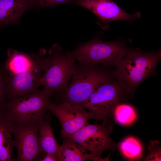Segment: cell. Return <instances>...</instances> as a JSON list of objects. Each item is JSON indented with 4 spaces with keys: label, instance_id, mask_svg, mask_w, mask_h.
Segmentation results:
<instances>
[{
    "label": "cell",
    "instance_id": "cell-15",
    "mask_svg": "<svg viewBox=\"0 0 161 161\" xmlns=\"http://www.w3.org/2000/svg\"><path fill=\"white\" fill-rule=\"evenodd\" d=\"M58 161H84L92 160L99 161L97 158L70 138L62 139Z\"/></svg>",
    "mask_w": 161,
    "mask_h": 161
},
{
    "label": "cell",
    "instance_id": "cell-18",
    "mask_svg": "<svg viewBox=\"0 0 161 161\" xmlns=\"http://www.w3.org/2000/svg\"><path fill=\"white\" fill-rule=\"evenodd\" d=\"M112 112L116 121L123 125L131 124L136 117L133 107L126 104L119 103L114 107Z\"/></svg>",
    "mask_w": 161,
    "mask_h": 161
},
{
    "label": "cell",
    "instance_id": "cell-7",
    "mask_svg": "<svg viewBox=\"0 0 161 161\" xmlns=\"http://www.w3.org/2000/svg\"><path fill=\"white\" fill-rule=\"evenodd\" d=\"M9 122L14 146L17 149L16 160L40 161L46 154L41 150L39 145L38 124Z\"/></svg>",
    "mask_w": 161,
    "mask_h": 161
},
{
    "label": "cell",
    "instance_id": "cell-3",
    "mask_svg": "<svg viewBox=\"0 0 161 161\" xmlns=\"http://www.w3.org/2000/svg\"><path fill=\"white\" fill-rule=\"evenodd\" d=\"M75 58L72 51L64 50L57 44L53 45L44 59L39 86H43L52 94L64 91L72 74Z\"/></svg>",
    "mask_w": 161,
    "mask_h": 161
},
{
    "label": "cell",
    "instance_id": "cell-11",
    "mask_svg": "<svg viewBox=\"0 0 161 161\" xmlns=\"http://www.w3.org/2000/svg\"><path fill=\"white\" fill-rule=\"evenodd\" d=\"M75 4L83 7L95 14L97 18V23L105 28L107 24L115 20L131 22L139 17L137 12L131 15L121 8L112 0H77Z\"/></svg>",
    "mask_w": 161,
    "mask_h": 161
},
{
    "label": "cell",
    "instance_id": "cell-13",
    "mask_svg": "<svg viewBox=\"0 0 161 161\" xmlns=\"http://www.w3.org/2000/svg\"><path fill=\"white\" fill-rule=\"evenodd\" d=\"M7 53L3 70L4 74L7 75H16L26 72L34 61L35 54L30 55L12 49H8Z\"/></svg>",
    "mask_w": 161,
    "mask_h": 161
},
{
    "label": "cell",
    "instance_id": "cell-10",
    "mask_svg": "<svg viewBox=\"0 0 161 161\" xmlns=\"http://www.w3.org/2000/svg\"><path fill=\"white\" fill-rule=\"evenodd\" d=\"M48 110L55 115L60 122L62 139L71 137L88 124L89 120L96 119L92 113L87 111L80 105H73L66 102L56 104L49 101Z\"/></svg>",
    "mask_w": 161,
    "mask_h": 161
},
{
    "label": "cell",
    "instance_id": "cell-1",
    "mask_svg": "<svg viewBox=\"0 0 161 161\" xmlns=\"http://www.w3.org/2000/svg\"><path fill=\"white\" fill-rule=\"evenodd\" d=\"M160 59L159 51L148 52L128 49L126 55L115 66L114 75L134 93L145 80L156 74V66Z\"/></svg>",
    "mask_w": 161,
    "mask_h": 161
},
{
    "label": "cell",
    "instance_id": "cell-17",
    "mask_svg": "<svg viewBox=\"0 0 161 161\" xmlns=\"http://www.w3.org/2000/svg\"><path fill=\"white\" fill-rule=\"evenodd\" d=\"M118 147L124 156L129 160H137L142 157V145L139 141L133 137L126 138L118 144Z\"/></svg>",
    "mask_w": 161,
    "mask_h": 161
},
{
    "label": "cell",
    "instance_id": "cell-12",
    "mask_svg": "<svg viewBox=\"0 0 161 161\" xmlns=\"http://www.w3.org/2000/svg\"><path fill=\"white\" fill-rule=\"evenodd\" d=\"M30 8L29 0H0V26L18 24L23 14Z\"/></svg>",
    "mask_w": 161,
    "mask_h": 161
},
{
    "label": "cell",
    "instance_id": "cell-22",
    "mask_svg": "<svg viewBox=\"0 0 161 161\" xmlns=\"http://www.w3.org/2000/svg\"><path fill=\"white\" fill-rule=\"evenodd\" d=\"M57 161L56 158L53 155L47 153L40 161Z\"/></svg>",
    "mask_w": 161,
    "mask_h": 161
},
{
    "label": "cell",
    "instance_id": "cell-21",
    "mask_svg": "<svg viewBox=\"0 0 161 161\" xmlns=\"http://www.w3.org/2000/svg\"><path fill=\"white\" fill-rule=\"evenodd\" d=\"M7 99L3 69H0V111Z\"/></svg>",
    "mask_w": 161,
    "mask_h": 161
},
{
    "label": "cell",
    "instance_id": "cell-8",
    "mask_svg": "<svg viewBox=\"0 0 161 161\" xmlns=\"http://www.w3.org/2000/svg\"><path fill=\"white\" fill-rule=\"evenodd\" d=\"M112 129L110 125L88 124L69 138L89 151L99 161H108L109 156L104 159L101 158L103 152L118 147V144L113 141L110 137Z\"/></svg>",
    "mask_w": 161,
    "mask_h": 161
},
{
    "label": "cell",
    "instance_id": "cell-9",
    "mask_svg": "<svg viewBox=\"0 0 161 161\" xmlns=\"http://www.w3.org/2000/svg\"><path fill=\"white\" fill-rule=\"evenodd\" d=\"M46 53L45 49L41 48L38 53L35 54L33 64L24 73L13 76L7 75L4 73L8 99L31 93L38 89Z\"/></svg>",
    "mask_w": 161,
    "mask_h": 161
},
{
    "label": "cell",
    "instance_id": "cell-20",
    "mask_svg": "<svg viewBox=\"0 0 161 161\" xmlns=\"http://www.w3.org/2000/svg\"><path fill=\"white\" fill-rule=\"evenodd\" d=\"M160 145V143L158 141L152 140L150 141L148 148V154L143 160L145 161H161Z\"/></svg>",
    "mask_w": 161,
    "mask_h": 161
},
{
    "label": "cell",
    "instance_id": "cell-16",
    "mask_svg": "<svg viewBox=\"0 0 161 161\" xmlns=\"http://www.w3.org/2000/svg\"><path fill=\"white\" fill-rule=\"evenodd\" d=\"M15 146L9 121L0 111V161L14 160L13 155Z\"/></svg>",
    "mask_w": 161,
    "mask_h": 161
},
{
    "label": "cell",
    "instance_id": "cell-14",
    "mask_svg": "<svg viewBox=\"0 0 161 161\" xmlns=\"http://www.w3.org/2000/svg\"><path fill=\"white\" fill-rule=\"evenodd\" d=\"M51 117L47 114L45 118L38 125V140L41 150L45 154L54 156L58 161L61 145L57 142L51 125Z\"/></svg>",
    "mask_w": 161,
    "mask_h": 161
},
{
    "label": "cell",
    "instance_id": "cell-6",
    "mask_svg": "<svg viewBox=\"0 0 161 161\" xmlns=\"http://www.w3.org/2000/svg\"><path fill=\"white\" fill-rule=\"evenodd\" d=\"M128 49L124 43L104 41L97 38L79 45L72 51L78 62L107 67L115 66L126 55Z\"/></svg>",
    "mask_w": 161,
    "mask_h": 161
},
{
    "label": "cell",
    "instance_id": "cell-4",
    "mask_svg": "<svg viewBox=\"0 0 161 161\" xmlns=\"http://www.w3.org/2000/svg\"><path fill=\"white\" fill-rule=\"evenodd\" d=\"M133 94L124 82L114 75L99 84L80 105L92 113L96 119L103 120V125H108L107 121L115 106L123 100L131 98Z\"/></svg>",
    "mask_w": 161,
    "mask_h": 161
},
{
    "label": "cell",
    "instance_id": "cell-19",
    "mask_svg": "<svg viewBox=\"0 0 161 161\" xmlns=\"http://www.w3.org/2000/svg\"><path fill=\"white\" fill-rule=\"evenodd\" d=\"M77 0H29L32 8L53 7L65 3L75 4Z\"/></svg>",
    "mask_w": 161,
    "mask_h": 161
},
{
    "label": "cell",
    "instance_id": "cell-5",
    "mask_svg": "<svg viewBox=\"0 0 161 161\" xmlns=\"http://www.w3.org/2000/svg\"><path fill=\"white\" fill-rule=\"evenodd\" d=\"M45 89L18 97L7 99L2 111L7 120L14 123H32L38 124L46 117L49 97Z\"/></svg>",
    "mask_w": 161,
    "mask_h": 161
},
{
    "label": "cell",
    "instance_id": "cell-2",
    "mask_svg": "<svg viewBox=\"0 0 161 161\" xmlns=\"http://www.w3.org/2000/svg\"><path fill=\"white\" fill-rule=\"evenodd\" d=\"M106 67L78 62L75 64L71 81L63 91V102L80 105L99 84L114 76L113 71Z\"/></svg>",
    "mask_w": 161,
    "mask_h": 161
}]
</instances>
